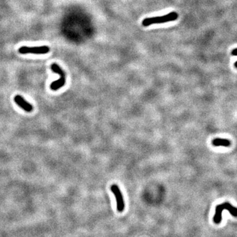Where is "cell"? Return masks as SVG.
I'll return each mask as SVG.
<instances>
[{
	"instance_id": "4",
	"label": "cell",
	"mask_w": 237,
	"mask_h": 237,
	"mask_svg": "<svg viewBox=\"0 0 237 237\" xmlns=\"http://www.w3.org/2000/svg\"><path fill=\"white\" fill-rule=\"evenodd\" d=\"M111 191L113 193L117 201V209L119 212H123L125 209V202L123 197V194L119 186L113 184L111 186Z\"/></svg>"
},
{
	"instance_id": "3",
	"label": "cell",
	"mask_w": 237,
	"mask_h": 237,
	"mask_svg": "<svg viewBox=\"0 0 237 237\" xmlns=\"http://www.w3.org/2000/svg\"><path fill=\"white\" fill-rule=\"evenodd\" d=\"M50 47L47 46H37V47H28L23 46L20 47L19 52L21 54H46L50 51Z\"/></svg>"
},
{
	"instance_id": "5",
	"label": "cell",
	"mask_w": 237,
	"mask_h": 237,
	"mask_svg": "<svg viewBox=\"0 0 237 237\" xmlns=\"http://www.w3.org/2000/svg\"><path fill=\"white\" fill-rule=\"evenodd\" d=\"M15 102L23 110H24L26 112H31L33 110L32 105L29 104L28 101H26L23 97H22L20 95H17L14 98Z\"/></svg>"
},
{
	"instance_id": "8",
	"label": "cell",
	"mask_w": 237,
	"mask_h": 237,
	"mask_svg": "<svg viewBox=\"0 0 237 237\" xmlns=\"http://www.w3.org/2000/svg\"><path fill=\"white\" fill-rule=\"evenodd\" d=\"M231 54H232V55L233 56H237V48H235V49H234L233 51H232V52H231ZM234 66H235V67H236V68L237 69V61H236V62H235V63H234Z\"/></svg>"
},
{
	"instance_id": "2",
	"label": "cell",
	"mask_w": 237,
	"mask_h": 237,
	"mask_svg": "<svg viewBox=\"0 0 237 237\" xmlns=\"http://www.w3.org/2000/svg\"><path fill=\"white\" fill-rule=\"evenodd\" d=\"M227 210L230 214L234 218H237V208L232 206L229 202L219 204L215 207V215L213 216V222L215 224H219L222 220V213L223 210Z\"/></svg>"
},
{
	"instance_id": "6",
	"label": "cell",
	"mask_w": 237,
	"mask_h": 237,
	"mask_svg": "<svg viewBox=\"0 0 237 237\" xmlns=\"http://www.w3.org/2000/svg\"><path fill=\"white\" fill-rule=\"evenodd\" d=\"M65 75L60 76V78L57 80L54 81L50 85V89L52 90L56 91L59 90L61 88L63 87L65 84Z\"/></svg>"
},
{
	"instance_id": "7",
	"label": "cell",
	"mask_w": 237,
	"mask_h": 237,
	"mask_svg": "<svg viewBox=\"0 0 237 237\" xmlns=\"http://www.w3.org/2000/svg\"><path fill=\"white\" fill-rule=\"evenodd\" d=\"M212 144L214 146H225L228 147L231 146V142L227 139L215 138L212 141Z\"/></svg>"
},
{
	"instance_id": "1",
	"label": "cell",
	"mask_w": 237,
	"mask_h": 237,
	"mask_svg": "<svg viewBox=\"0 0 237 237\" xmlns=\"http://www.w3.org/2000/svg\"><path fill=\"white\" fill-rule=\"evenodd\" d=\"M179 18V15L177 12L173 11L160 17H154L150 18L144 19L142 22V24L143 26L146 27L154 24H161L165 23L171 21H175Z\"/></svg>"
}]
</instances>
